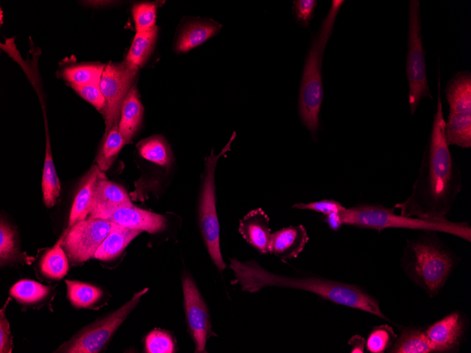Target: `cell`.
<instances>
[{"label": "cell", "instance_id": "6da1fadb", "mask_svg": "<svg viewBox=\"0 0 471 353\" xmlns=\"http://www.w3.org/2000/svg\"><path fill=\"white\" fill-rule=\"evenodd\" d=\"M439 81V78L436 111L417 178L410 196L393 206L402 216L432 221L448 219L462 189L461 172L446 140Z\"/></svg>", "mask_w": 471, "mask_h": 353}, {"label": "cell", "instance_id": "7a4b0ae2", "mask_svg": "<svg viewBox=\"0 0 471 353\" xmlns=\"http://www.w3.org/2000/svg\"><path fill=\"white\" fill-rule=\"evenodd\" d=\"M230 268L243 291L254 293L266 287H288L314 293L335 304L361 310L380 318L384 317L379 301L358 285L317 276L293 277L279 275L264 269L255 261L241 262L230 259Z\"/></svg>", "mask_w": 471, "mask_h": 353}, {"label": "cell", "instance_id": "3957f363", "mask_svg": "<svg viewBox=\"0 0 471 353\" xmlns=\"http://www.w3.org/2000/svg\"><path fill=\"white\" fill-rule=\"evenodd\" d=\"M437 233L422 231L407 240L400 264L407 277L430 298L440 292L460 259Z\"/></svg>", "mask_w": 471, "mask_h": 353}, {"label": "cell", "instance_id": "277c9868", "mask_svg": "<svg viewBox=\"0 0 471 353\" xmlns=\"http://www.w3.org/2000/svg\"><path fill=\"white\" fill-rule=\"evenodd\" d=\"M318 33L313 37L305 58L298 97V113L302 124L315 139L319 128V112L323 99L322 66L324 49L332 33L342 0H333Z\"/></svg>", "mask_w": 471, "mask_h": 353}, {"label": "cell", "instance_id": "5b68a950", "mask_svg": "<svg viewBox=\"0 0 471 353\" xmlns=\"http://www.w3.org/2000/svg\"><path fill=\"white\" fill-rule=\"evenodd\" d=\"M343 225L373 229L380 233L386 228H404L420 231L445 233L471 241V227L468 222L424 220L396 214L394 209L381 204H360L338 213Z\"/></svg>", "mask_w": 471, "mask_h": 353}, {"label": "cell", "instance_id": "8992f818", "mask_svg": "<svg viewBox=\"0 0 471 353\" xmlns=\"http://www.w3.org/2000/svg\"><path fill=\"white\" fill-rule=\"evenodd\" d=\"M236 136V133L234 132L228 142L218 155H215L214 149H212L210 155L206 157L200 193L199 206L200 229L208 253L219 271H224L226 266L220 250V228L216 209L214 174L219 159L230 149L231 142Z\"/></svg>", "mask_w": 471, "mask_h": 353}, {"label": "cell", "instance_id": "52a82bcc", "mask_svg": "<svg viewBox=\"0 0 471 353\" xmlns=\"http://www.w3.org/2000/svg\"><path fill=\"white\" fill-rule=\"evenodd\" d=\"M449 106L445 132L448 145L471 147V73L460 71L451 79L445 89Z\"/></svg>", "mask_w": 471, "mask_h": 353}, {"label": "cell", "instance_id": "ba28073f", "mask_svg": "<svg viewBox=\"0 0 471 353\" xmlns=\"http://www.w3.org/2000/svg\"><path fill=\"white\" fill-rule=\"evenodd\" d=\"M147 291L148 288H145L135 293L117 310L78 331L60 345L56 352L97 353L102 351Z\"/></svg>", "mask_w": 471, "mask_h": 353}, {"label": "cell", "instance_id": "9c48e42d", "mask_svg": "<svg viewBox=\"0 0 471 353\" xmlns=\"http://www.w3.org/2000/svg\"><path fill=\"white\" fill-rule=\"evenodd\" d=\"M420 3L417 0L410 1L408 55L406 74L409 83L408 103L412 116L414 115L420 101L425 97L432 99L426 73L424 51L421 34Z\"/></svg>", "mask_w": 471, "mask_h": 353}, {"label": "cell", "instance_id": "30bf717a", "mask_svg": "<svg viewBox=\"0 0 471 353\" xmlns=\"http://www.w3.org/2000/svg\"><path fill=\"white\" fill-rule=\"evenodd\" d=\"M111 225L106 220L87 218L68 227L62 234L61 247L71 264L80 265L93 258Z\"/></svg>", "mask_w": 471, "mask_h": 353}, {"label": "cell", "instance_id": "8fae6325", "mask_svg": "<svg viewBox=\"0 0 471 353\" xmlns=\"http://www.w3.org/2000/svg\"><path fill=\"white\" fill-rule=\"evenodd\" d=\"M138 70L139 68L125 60L121 63L109 62L105 65L99 85L106 100L104 137L114 125H118L122 104L134 85Z\"/></svg>", "mask_w": 471, "mask_h": 353}, {"label": "cell", "instance_id": "7c38bea8", "mask_svg": "<svg viewBox=\"0 0 471 353\" xmlns=\"http://www.w3.org/2000/svg\"><path fill=\"white\" fill-rule=\"evenodd\" d=\"M87 218H101L114 223L138 229L153 234L165 229L166 221L164 216L135 205H97L92 207Z\"/></svg>", "mask_w": 471, "mask_h": 353}, {"label": "cell", "instance_id": "4fadbf2b", "mask_svg": "<svg viewBox=\"0 0 471 353\" xmlns=\"http://www.w3.org/2000/svg\"><path fill=\"white\" fill-rule=\"evenodd\" d=\"M183 291L186 319L195 345V352H205L207 340L212 333L206 303L188 276L183 278Z\"/></svg>", "mask_w": 471, "mask_h": 353}, {"label": "cell", "instance_id": "5bb4252c", "mask_svg": "<svg viewBox=\"0 0 471 353\" xmlns=\"http://www.w3.org/2000/svg\"><path fill=\"white\" fill-rule=\"evenodd\" d=\"M469 326L467 316L461 311L449 313L425 328V333L434 352H457Z\"/></svg>", "mask_w": 471, "mask_h": 353}, {"label": "cell", "instance_id": "9a60e30c", "mask_svg": "<svg viewBox=\"0 0 471 353\" xmlns=\"http://www.w3.org/2000/svg\"><path fill=\"white\" fill-rule=\"evenodd\" d=\"M222 25L211 18H193L184 23L174 40L176 53H186L216 35Z\"/></svg>", "mask_w": 471, "mask_h": 353}, {"label": "cell", "instance_id": "2e32d148", "mask_svg": "<svg viewBox=\"0 0 471 353\" xmlns=\"http://www.w3.org/2000/svg\"><path fill=\"white\" fill-rule=\"evenodd\" d=\"M309 240L304 225H291L271 233L269 252L281 261L295 258L303 251Z\"/></svg>", "mask_w": 471, "mask_h": 353}, {"label": "cell", "instance_id": "e0dca14e", "mask_svg": "<svg viewBox=\"0 0 471 353\" xmlns=\"http://www.w3.org/2000/svg\"><path fill=\"white\" fill-rule=\"evenodd\" d=\"M239 232L248 244L262 254L269 252L271 240L269 218L260 208L247 213L240 221Z\"/></svg>", "mask_w": 471, "mask_h": 353}, {"label": "cell", "instance_id": "ac0fdd59", "mask_svg": "<svg viewBox=\"0 0 471 353\" xmlns=\"http://www.w3.org/2000/svg\"><path fill=\"white\" fill-rule=\"evenodd\" d=\"M104 173L97 164H94L91 166L80 180L71 209L68 227L87 218L92 208L93 194L96 182Z\"/></svg>", "mask_w": 471, "mask_h": 353}, {"label": "cell", "instance_id": "d6986e66", "mask_svg": "<svg viewBox=\"0 0 471 353\" xmlns=\"http://www.w3.org/2000/svg\"><path fill=\"white\" fill-rule=\"evenodd\" d=\"M142 232L112 223L109 233L98 247L93 258L104 261L116 258L128 244Z\"/></svg>", "mask_w": 471, "mask_h": 353}, {"label": "cell", "instance_id": "ffe728a7", "mask_svg": "<svg viewBox=\"0 0 471 353\" xmlns=\"http://www.w3.org/2000/svg\"><path fill=\"white\" fill-rule=\"evenodd\" d=\"M143 111L138 91L133 85L122 104L118 123V131L127 143L140 128Z\"/></svg>", "mask_w": 471, "mask_h": 353}, {"label": "cell", "instance_id": "44dd1931", "mask_svg": "<svg viewBox=\"0 0 471 353\" xmlns=\"http://www.w3.org/2000/svg\"><path fill=\"white\" fill-rule=\"evenodd\" d=\"M387 351L390 353L434 352L425 328L415 326L405 327Z\"/></svg>", "mask_w": 471, "mask_h": 353}, {"label": "cell", "instance_id": "7402d4cb", "mask_svg": "<svg viewBox=\"0 0 471 353\" xmlns=\"http://www.w3.org/2000/svg\"><path fill=\"white\" fill-rule=\"evenodd\" d=\"M97 205L122 206L133 203L123 187L109 180L104 173L94 186L92 207Z\"/></svg>", "mask_w": 471, "mask_h": 353}, {"label": "cell", "instance_id": "603a6c76", "mask_svg": "<svg viewBox=\"0 0 471 353\" xmlns=\"http://www.w3.org/2000/svg\"><path fill=\"white\" fill-rule=\"evenodd\" d=\"M42 190L44 205L47 208L53 207L56 204L60 194L61 182L53 162L47 130L45 156L42 179Z\"/></svg>", "mask_w": 471, "mask_h": 353}, {"label": "cell", "instance_id": "cb8c5ba5", "mask_svg": "<svg viewBox=\"0 0 471 353\" xmlns=\"http://www.w3.org/2000/svg\"><path fill=\"white\" fill-rule=\"evenodd\" d=\"M33 258L22 254L18 247L16 229L1 218L0 223V261L1 266L15 262L30 264Z\"/></svg>", "mask_w": 471, "mask_h": 353}, {"label": "cell", "instance_id": "d4e9b609", "mask_svg": "<svg viewBox=\"0 0 471 353\" xmlns=\"http://www.w3.org/2000/svg\"><path fill=\"white\" fill-rule=\"evenodd\" d=\"M62 235L56 243L48 249L40 261L42 274L53 280L63 278L68 271V259L61 247Z\"/></svg>", "mask_w": 471, "mask_h": 353}, {"label": "cell", "instance_id": "484cf974", "mask_svg": "<svg viewBox=\"0 0 471 353\" xmlns=\"http://www.w3.org/2000/svg\"><path fill=\"white\" fill-rule=\"evenodd\" d=\"M157 33V26L149 32H136L125 61L139 68L142 67L154 50Z\"/></svg>", "mask_w": 471, "mask_h": 353}, {"label": "cell", "instance_id": "4316f807", "mask_svg": "<svg viewBox=\"0 0 471 353\" xmlns=\"http://www.w3.org/2000/svg\"><path fill=\"white\" fill-rule=\"evenodd\" d=\"M137 149L143 159L161 166H170L173 161L171 148L162 136L144 139L137 143Z\"/></svg>", "mask_w": 471, "mask_h": 353}, {"label": "cell", "instance_id": "83f0119b", "mask_svg": "<svg viewBox=\"0 0 471 353\" xmlns=\"http://www.w3.org/2000/svg\"><path fill=\"white\" fill-rule=\"evenodd\" d=\"M65 283L67 297L76 308L93 306L102 297V290L93 285L70 280H66Z\"/></svg>", "mask_w": 471, "mask_h": 353}, {"label": "cell", "instance_id": "f1b7e54d", "mask_svg": "<svg viewBox=\"0 0 471 353\" xmlns=\"http://www.w3.org/2000/svg\"><path fill=\"white\" fill-rule=\"evenodd\" d=\"M105 65L102 63H84L71 66L63 70L62 77L70 85H99Z\"/></svg>", "mask_w": 471, "mask_h": 353}, {"label": "cell", "instance_id": "f546056e", "mask_svg": "<svg viewBox=\"0 0 471 353\" xmlns=\"http://www.w3.org/2000/svg\"><path fill=\"white\" fill-rule=\"evenodd\" d=\"M126 143L118 131V125H114L104 137L103 143L95 159L101 171L104 172L109 169Z\"/></svg>", "mask_w": 471, "mask_h": 353}, {"label": "cell", "instance_id": "4dcf8cb0", "mask_svg": "<svg viewBox=\"0 0 471 353\" xmlns=\"http://www.w3.org/2000/svg\"><path fill=\"white\" fill-rule=\"evenodd\" d=\"M51 292V287L29 279L20 280L10 289L11 297L18 302L34 304L45 299Z\"/></svg>", "mask_w": 471, "mask_h": 353}, {"label": "cell", "instance_id": "1f68e13d", "mask_svg": "<svg viewBox=\"0 0 471 353\" xmlns=\"http://www.w3.org/2000/svg\"><path fill=\"white\" fill-rule=\"evenodd\" d=\"M398 335L388 324L374 326L367 338L365 347L371 353H384L397 338Z\"/></svg>", "mask_w": 471, "mask_h": 353}, {"label": "cell", "instance_id": "d6a6232c", "mask_svg": "<svg viewBox=\"0 0 471 353\" xmlns=\"http://www.w3.org/2000/svg\"><path fill=\"white\" fill-rule=\"evenodd\" d=\"M157 4L154 2H142L132 8L136 32H149L157 27Z\"/></svg>", "mask_w": 471, "mask_h": 353}, {"label": "cell", "instance_id": "836d02e7", "mask_svg": "<svg viewBox=\"0 0 471 353\" xmlns=\"http://www.w3.org/2000/svg\"><path fill=\"white\" fill-rule=\"evenodd\" d=\"M145 351L148 353H171L174 344L171 336L165 331L155 329L145 339Z\"/></svg>", "mask_w": 471, "mask_h": 353}, {"label": "cell", "instance_id": "e575fe53", "mask_svg": "<svg viewBox=\"0 0 471 353\" xmlns=\"http://www.w3.org/2000/svg\"><path fill=\"white\" fill-rule=\"evenodd\" d=\"M71 87L84 99L91 104L102 115L106 109V100L98 85H75Z\"/></svg>", "mask_w": 471, "mask_h": 353}, {"label": "cell", "instance_id": "d590c367", "mask_svg": "<svg viewBox=\"0 0 471 353\" xmlns=\"http://www.w3.org/2000/svg\"><path fill=\"white\" fill-rule=\"evenodd\" d=\"M317 1L295 0L293 3V15L300 26L308 27L314 13Z\"/></svg>", "mask_w": 471, "mask_h": 353}, {"label": "cell", "instance_id": "8d00e7d4", "mask_svg": "<svg viewBox=\"0 0 471 353\" xmlns=\"http://www.w3.org/2000/svg\"><path fill=\"white\" fill-rule=\"evenodd\" d=\"M298 209H307L328 215L334 212H341L345 209L341 203L334 199H322L308 204L298 203L292 206Z\"/></svg>", "mask_w": 471, "mask_h": 353}, {"label": "cell", "instance_id": "74e56055", "mask_svg": "<svg viewBox=\"0 0 471 353\" xmlns=\"http://www.w3.org/2000/svg\"><path fill=\"white\" fill-rule=\"evenodd\" d=\"M8 298L6 303L0 310V352L11 353L13 349L12 335L10 330V324L6 317V309L9 303Z\"/></svg>", "mask_w": 471, "mask_h": 353}, {"label": "cell", "instance_id": "f35d334b", "mask_svg": "<svg viewBox=\"0 0 471 353\" xmlns=\"http://www.w3.org/2000/svg\"><path fill=\"white\" fill-rule=\"evenodd\" d=\"M365 339L360 335L352 336L348 342V344L351 347L350 352L352 353H363L365 352Z\"/></svg>", "mask_w": 471, "mask_h": 353}, {"label": "cell", "instance_id": "ab89813d", "mask_svg": "<svg viewBox=\"0 0 471 353\" xmlns=\"http://www.w3.org/2000/svg\"><path fill=\"white\" fill-rule=\"evenodd\" d=\"M324 221L328 224L329 228L334 231L338 230L342 226L338 212H334L326 215Z\"/></svg>", "mask_w": 471, "mask_h": 353}]
</instances>
